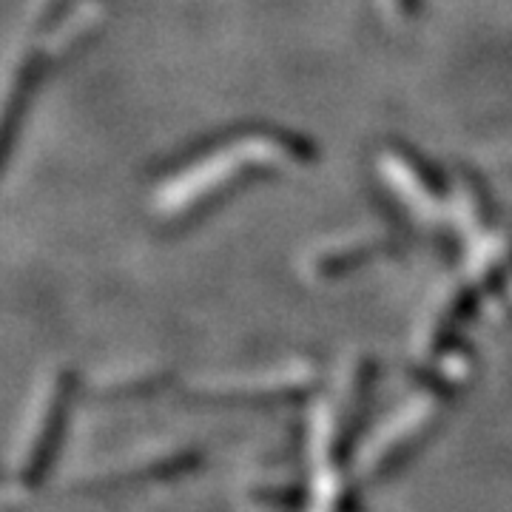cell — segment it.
Instances as JSON below:
<instances>
[{"instance_id": "6da1fadb", "label": "cell", "mask_w": 512, "mask_h": 512, "mask_svg": "<svg viewBox=\"0 0 512 512\" xmlns=\"http://www.w3.org/2000/svg\"><path fill=\"white\" fill-rule=\"evenodd\" d=\"M313 160V146L285 128H237L225 131L174 165V174L157 188V211L163 217L188 220L211 208L254 177L274 174L282 165Z\"/></svg>"}, {"instance_id": "7a4b0ae2", "label": "cell", "mask_w": 512, "mask_h": 512, "mask_svg": "<svg viewBox=\"0 0 512 512\" xmlns=\"http://www.w3.org/2000/svg\"><path fill=\"white\" fill-rule=\"evenodd\" d=\"M384 183L396 191V197L419 217H436V214H447V205L453 197L450 183L441 177L433 165L424 157H419L413 148L407 146H384L382 160Z\"/></svg>"}, {"instance_id": "3957f363", "label": "cell", "mask_w": 512, "mask_h": 512, "mask_svg": "<svg viewBox=\"0 0 512 512\" xmlns=\"http://www.w3.org/2000/svg\"><path fill=\"white\" fill-rule=\"evenodd\" d=\"M384 6L399 23H410L419 15V0H384Z\"/></svg>"}]
</instances>
